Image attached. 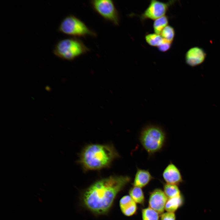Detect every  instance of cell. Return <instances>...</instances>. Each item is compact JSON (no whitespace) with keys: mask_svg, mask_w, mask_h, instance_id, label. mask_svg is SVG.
Wrapping results in <instances>:
<instances>
[{"mask_svg":"<svg viewBox=\"0 0 220 220\" xmlns=\"http://www.w3.org/2000/svg\"><path fill=\"white\" fill-rule=\"evenodd\" d=\"M58 31L74 37H95L97 34L90 29L80 19L73 15L67 16L62 20L59 26Z\"/></svg>","mask_w":220,"mask_h":220,"instance_id":"cell-5","label":"cell"},{"mask_svg":"<svg viewBox=\"0 0 220 220\" xmlns=\"http://www.w3.org/2000/svg\"><path fill=\"white\" fill-rule=\"evenodd\" d=\"M206 54L204 50L198 47L190 49L185 55L186 63L188 65L194 67L200 65L204 61Z\"/></svg>","mask_w":220,"mask_h":220,"instance_id":"cell-9","label":"cell"},{"mask_svg":"<svg viewBox=\"0 0 220 220\" xmlns=\"http://www.w3.org/2000/svg\"><path fill=\"white\" fill-rule=\"evenodd\" d=\"M174 2L170 1L165 2L156 0L151 1L148 6L141 16V20H144L149 19L155 20L165 15L169 7Z\"/></svg>","mask_w":220,"mask_h":220,"instance_id":"cell-7","label":"cell"},{"mask_svg":"<svg viewBox=\"0 0 220 220\" xmlns=\"http://www.w3.org/2000/svg\"><path fill=\"white\" fill-rule=\"evenodd\" d=\"M172 42L163 38L160 44L157 47L159 51L161 52H165L169 50L172 45Z\"/></svg>","mask_w":220,"mask_h":220,"instance_id":"cell-20","label":"cell"},{"mask_svg":"<svg viewBox=\"0 0 220 220\" xmlns=\"http://www.w3.org/2000/svg\"><path fill=\"white\" fill-rule=\"evenodd\" d=\"M153 178L148 170L137 167L132 185L133 186L142 188L148 185Z\"/></svg>","mask_w":220,"mask_h":220,"instance_id":"cell-11","label":"cell"},{"mask_svg":"<svg viewBox=\"0 0 220 220\" xmlns=\"http://www.w3.org/2000/svg\"><path fill=\"white\" fill-rule=\"evenodd\" d=\"M90 51V49L77 38L61 39L55 45L53 54L61 59L72 61Z\"/></svg>","mask_w":220,"mask_h":220,"instance_id":"cell-4","label":"cell"},{"mask_svg":"<svg viewBox=\"0 0 220 220\" xmlns=\"http://www.w3.org/2000/svg\"><path fill=\"white\" fill-rule=\"evenodd\" d=\"M38 200L41 203H42V200L40 197H38Z\"/></svg>","mask_w":220,"mask_h":220,"instance_id":"cell-22","label":"cell"},{"mask_svg":"<svg viewBox=\"0 0 220 220\" xmlns=\"http://www.w3.org/2000/svg\"><path fill=\"white\" fill-rule=\"evenodd\" d=\"M129 195L137 204L143 205L145 202V198L142 188L133 186L129 192Z\"/></svg>","mask_w":220,"mask_h":220,"instance_id":"cell-13","label":"cell"},{"mask_svg":"<svg viewBox=\"0 0 220 220\" xmlns=\"http://www.w3.org/2000/svg\"><path fill=\"white\" fill-rule=\"evenodd\" d=\"M168 199L163 190L160 188L155 189L150 193L148 201L149 207L161 214L165 210Z\"/></svg>","mask_w":220,"mask_h":220,"instance_id":"cell-8","label":"cell"},{"mask_svg":"<svg viewBox=\"0 0 220 220\" xmlns=\"http://www.w3.org/2000/svg\"><path fill=\"white\" fill-rule=\"evenodd\" d=\"M183 200L182 195L177 197L168 199L165 210L167 211L175 212L182 205Z\"/></svg>","mask_w":220,"mask_h":220,"instance_id":"cell-14","label":"cell"},{"mask_svg":"<svg viewBox=\"0 0 220 220\" xmlns=\"http://www.w3.org/2000/svg\"><path fill=\"white\" fill-rule=\"evenodd\" d=\"M127 176H112L96 181L84 192L83 203L89 210L98 214L107 212L118 193L130 181Z\"/></svg>","mask_w":220,"mask_h":220,"instance_id":"cell-1","label":"cell"},{"mask_svg":"<svg viewBox=\"0 0 220 220\" xmlns=\"http://www.w3.org/2000/svg\"><path fill=\"white\" fill-rule=\"evenodd\" d=\"M139 140L143 147L150 156L162 149L166 141V134L159 126L148 125L141 131Z\"/></svg>","mask_w":220,"mask_h":220,"instance_id":"cell-3","label":"cell"},{"mask_svg":"<svg viewBox=\"0 0 220 220\" xmlns=\"http://www.w3.org/2000/svg\"><path fill=\"white\" fill-rule=\"evenodd\" d=\"M90 3L94 10L105 20L115 25H119V14L113 1L93 0Z\"/></svg>","mask_w":220,"mask_h":220,"instance_id":"cell-6","label":"cell"},{"mask_svg":"<svg viewBox=\"0 0 220 220\" xmlns=\"http://www.w3.org/2000/svg\"><path fill=\"white\" fill-rule=\"evenodd\" d=\"M118 156V153L112 145L93 144L83 150L80 161L86 170H98L108 166Z\"/></svg>","mask_w":220,"mask_h":220,"instance_id":"cell-2","label":"cell"},{"mask_svg":"<svg viewBox=\"0 0 220 220\" xmlns=\"http://www.w3.org/2000/svg\"><path fill=\"white\" fill-rule=\"evenodd\" d=\"M162 176L166 183L168 184L178 185L183 181L180 170L172 162L164 169Z\"/></svg>","mask_w":220,"mask_h":220,"instance_id":"cell-10","label":"cell"},{"mask_svg":"<svg viewBox=\"0 0 220 220\" xmlns=\"http://www.w3.org/2000/svg\"><path fill=\"white\" fill-rule=\"evenodd\" d=\"M159 214L156 211L149 207L141 210L142 220H160Z\"/></svg>","mask_w":220,"mask_h":220,"instance_id":"cell-17","label":"cell"},{"mask_svg":"<svg viewBox=\"0 0 220 220\" xmlns=\"http://www.w3.org/2000/svg\"><path fill=\"white\" fill-rule=\"evenodd\" d=\"M119 205L122 213L127 216H131L136 213L137 204L129 195L123 196L120 200Z\"/></svg>","mask_w":220,"mask_h":220,"instance_id":"cell-12","label":"cell"},{"mask_svg":"<svg viewBox=\"0 0 220 220\" xmlns=\"http://www.w3.org/2000/svg\"><path fill=\"white\" fill-rule=\"evenodd\" d=\"M163 191L168 199L179 197L181 196L178 185L165 183L163 184Z\"/></svg>","mask_w":220,"mask_h":220,"instance_id":"cell-15","label":"cell"},{"mask_svg":"<svg viewBox=\"0 0 220 220\" xmlns=\"http://www.w3.org/2000/svg\"><path fill=\"white\" fill-rule=\"evenodd\" d=\"M145 39L147 43L150 46L157 47L160 44L163 39L160 35L155 33L146 35Z\"/></svg>","mask_w":220,"mask_h":220,"instance_id":"cell-18","label":"cell"},{"mask_svg":"<svg viewBox=\"0 0 220 220\" xmlns=\"http://www.w3.org/2000/svg\"><path fill=\"white\" fill-rule=\"evenodd\" d=\"M175 35L174 28L169 25L166 27L162 31L160 34L163 38L171 42L173 41Z\"/></svg>","mask_w":220,"mask_h":220,"instance_id":"cell-19","label":"cell"},{"mask_svg":"<svg viewBox=\"0 0 220 220\" xmlns=\"http://www.w3.org/2000/svg\"><path fill=\"white\" fill-rule=\"evenodd\" d=\"M39 189L41 191H44V190L42 188H40Z\"/></svg>","mask_w":220,"mask_h":220,"instance_id":"cell-23","label":"cell"},{"mask_svg":"<svg viewBox=\"0 0 220 220\" xmlns=\"http://www.w3.org/2000/svg\"><path fill=\"white\" fill-rule=\"evenodd\" d=\"M160 220H176V216L174 212L167 211L161 214Z\"/></svg>","mask_w":220,"mask_h":220,"instance_id":"cell-21","label":"cell"},{"mask_svg":"<svg viewBox=\"0 0 220 220\" xmlns=\"http://www.w3.org/2000/svg\"><path fill=\"white\" fill-rule=\"evenodd\" d=\"M168 17L166 15L155 20L153 25L155 33L160 35L163 29L168 25Z\"/></svg>","mask_w":220,"mask_h":220,"instance_id":"cell-16","label":"cell"}]
</instances>
